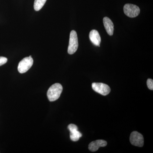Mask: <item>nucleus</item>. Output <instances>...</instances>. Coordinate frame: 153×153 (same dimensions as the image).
<instances>
[{
  "label": "nucleus",
  "mask_w": 153,
  "mask_h": 153,
  "mask_svg": "<svg viewBox=\"0 0 153 153\" xmlns=\"http://www.w3.org/2000/svg\"><path fill=\"white\" fill-rule=\"evenodd\" d=\"M63 91V87L60 83H56L49 88L47 91V97L49 101H55L60 97Z\"/></svg>",
  "instance_id": "obj_1"
},
{
  "label": "nucleus",
  "mask_w": 153,
  "mask_h": 153,
  "mask_svg": "<svg viewBox=\"0 0 153 153\" xmlns=\"http://www.w3.org/2000/svg\"><path fill=\"white\" fill-rule=\"evenodd\" d=\"M78 47V38L77 34L74 30H72L70 33L69 45L68 52L70 55H72L76 52Z\"/></svg>",
  "instance_id": "obj_2"
},
{
  "label": "nucleus",
  "mask_w": 153,
  "mask_h": 153,
  "mask_svg": "<svg viewBox=\"0 0 153 153\" xmlns=\"http://www.w3.org/2000/svg\"><path fill=\"white\" fill-rule=\"evenodd\" d=\"M33 60L31 55L24 58L20 61L18 66V69L19 73L23 74L27 71L33 66Z\"/></svg>",
  "instance_id": "obj_3"
},
{
  "label": "nucleus",
  "mask_w": 153,
  "mask_h": 153,
  "mask_svg": "<svg viewBox=\"0 0 153 153\" xmlns=\"http://www.w3.org/2000/svg\"><path fill=\"white\" fill-rule=\"evenodd\" d=\"M123 10L126 16L131 18L137 16L140 11L138 6L129 4H126L124 6Z\"/></svg>",
  "instance_id": "obj_4"
},
{
  "label": "nucleus",
  "mask_w": 153,
  "mask_h": 153,
  "mask_svg": "<svg viewBox=\"0 0 153 153\" xmlns=\"http://www.w3.org/2000/svg\"><path fill=\"white\" fill-rule=\"evenodd\" d=\"M92 88L96 92L102 95H108L111 91L110 88L108 85L101 82H94Z\"/></svg>",
  "instance_id": "obj_5"
},
{
  "label": "nucleus",
  "mask_w": 153,
  "mask_h": 153,
  "mask_svg": "<svg viewBox=\"0 0 153 153\" xmlns=\"http://www.w3.org/2000/svg\"><path fill=\"white\" fill-rule=\"evenodd\" d=\"M130 141L133 146L141 147L144 145L143 137L138 132H132L130 137Z\"/></svg>",
  "instance_id": "obj_6"
},
{
  "label": "nucleus",
  "mask_w": 153,
  "mask_h": 153,
  "mask_svg": "<svg viewBox=\"0 0 153 153\" xmlns=\"http://www.w3.org/2000/svg\"><path fill=\"white\" fill-rule=\"evenodd\" d=\"M107 143L104 140H99L92 141L88 146V149L91 152H94L98 150L99 148L107 146Z\"/></svg>",
  "instance_id": "obj_7"
},
{
  "label": "nucleus",
  "mask_w": 153,
  "mask_h": 153,
  "mask_svg": "<svg viewBox=\"0 0 153 153\" xmlns=\"http://www.w3.org/2000/svg\"><path fill=\"white\" fill-rule=\"evenodd\" d=\"M89 39L94 45L100 47L101 43V38L98 31L96 30H92L89 33Z\"/></svg>",
  "instance_id": "obj_8"
},
{
  "label": "nucleus",
  "mask_w": 153,
  "mask_h": 153,
  "mask_svg": "<svg viewBox=\"0 0 153 153\" xmlns=\"http://www.w3.org/2000/svg\"><path fill=\"white\" fill-rule=\"evenodd\" d=\"M103 23L107 33L109 36H112L114 31V25L112 21L108 17H105L103 18Z\"/></svg>",
  "instance_id": "obj_9"
},
{
  "label": "nucleus",
  "mask_w": 153,
  "mask_h": 153,
  "mask_svg": "<svg viewBox=\"0 0 153 153\" xmlns=\"http://www.w3.org/2000/svg\"><path fill=\"white\" fill-rule=\"evenodd\" d=\"M82 136V134L80 132L78 131V130L70 132V139L73 141H77Z\"/></svg>",
  "instance_id": "obj_10"
},
{
  "label": "nucleus",
  "mask_w": 153,
  "mask_h": 153,
  "mask_svg": "<svg viewBox=\"0 0 153 153\" xmlns=\"http://www.w3.org/2000/svg\"><path fill=\"white\" fill-rule=\"evenodd\" d=\"M47 1V0H35L34 7L35 10L38 11L41 10Z\"/></svg>",
  "instance_id": "obj_11"
},
{
  "label": "nucleus",
  "mask_w": 153,
  "mask_h": 153,
  "mask_svg": "<svg viewBox=\"0 0 153 153\" xmlns=\"http://www.w3.org/2000/svg\"><path fill=\"white\" fill-rule=\"evenodd\" d=\"M147 85L148 88L151 90H153V80L152 79H148L147 81Z\"/></svg>",
  "instance_id": "obj_12"
},
{
  "label": "nucleus",
  "mask_w": 153,
  "mask_h": 153,
  "mask_svg": "<svg viewBox=\"0 0 153 153\" xmlns=\"http://www.w3.org/2000/svg\"><path fill=\"white\" fill-rule=\"evenodd\" d=\"M68 128L70 132L78 130L77 126L73 124H71L69 125L68 126Z\"/></svg>",
  "instance_id": "obj_13"
},
{
  "label": "nucleus",
  "mask_w": 153,
  "mask_h": 153,
  "mask_svg": "<svg viewBox=\"0 0 153 153\" xmlns=\"http://www.w3.org/2000/svg\"><path fill=\"white\" fill-rule=\"evenodd\" d=\"M7 61V59L5 57H0V66L5 64Z\"/></svg>",
  "instance_id": "obj_14"
}]
</instances>
